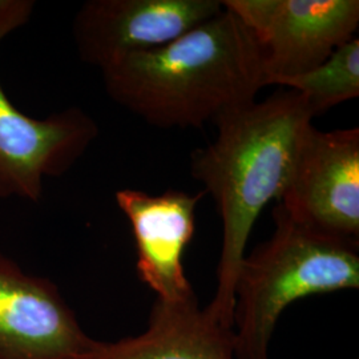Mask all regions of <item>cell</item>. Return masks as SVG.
I'll use <instances>...</instances> for the list:
<instances>
[{
  "instance_id": "1",
  "label": "cell",
  "mask_w": 359,
  "mask_h": 359,
  "mask_svg": "<svg viewBox=\"0 0 359 359\" xmlns=\"http://www.w3.org/2000/svg\"><path fill=\"white\" fill-rule=\"evenodd\" d=\"M108 96L157 128H201L256 102L264 53L226 8L179 39L102 69Z\"/></svg>"
},
{
  "instance_id": "2",
  "label": "cell",
  "mask_w": 359,
  "mask_h": 359,
  "mask_svg": "<svg viewBox=\"0 0 359 359\" xmlns=\"http://www.w3.org/2000/svg\"><path fill=\"white\" fill-rule=\"evenodd\" d=\"M313 118L299 92H274L218 116L215 142L191 154V175L212 196L222 222L217 287L206 309L224 327L233 329L234 285L253 225L271 200H281Z\"/></svg>"
},
{
  "instance_id": "3",
  "label": "cell",
  "mask_w": 359,
  "mask_h": 359,
  "mask_svg": "<svg viewBox=\"0 0 359 359\" xmlns=\"http://www.w3.org/2000/svg\"><path fill=\"white\" fill-rule=\"evenodd\" d=\"M270 240L245 256L234 285L236 359H269L273 332L283 310L309 295L359 287V241L337 238L273 208Z\"/></svg>"
},
{
  "instance_id": "4",
  "label": "cell",
  "mask_w": 359,
  "mask_h": 359,
  "mask_svg": "<svg viewBox=\"0 0 359 359\" xmlns=\"http://www.w3.org/2000/svg\"><path fill=\"white\" fill-rule=\"evenodd\" d=\"M32 0H3L0 43L29 20ZM99 136L97 123L72 107L46 118L18 109L0 83V198L39 203L47 177H60Z\"/></svg>"
},
{
  "instance_id": "5",
  "label": "cell",
  "mask_w": 359,
  "mask_h": 359,
  "mask_svg": "<svg viewBox=\"0 0 359 359\" xmlns=\"http://www.w3.org/2000/svg\"><path fill=\"white\" fill-rule=\"evenodd\" d=\"M257 39L265 87L305 74L354 38L358 0H222Z\"/></svg>"
},
{
  "instance_id": "6",
  "label": "cell",
  "mask_w": 359,
  "mask_h": 359,
  "mask_svg": "<svg viewBox=\"0 0 359 359\" xmlns=\"http://www.w3.org/2000/svg\"><path fill=\"white\" fill-rule=\"evenodd\" d=\"M297 222L323 234L359 238V129L309 127L278 201Z\"/></svg>"
},
{
  "instance_id": "7",
  "label": "cell",
  "mask_w": 359,
  "mask_h": 359,
  "mask_svg": "<svg viewBox=\"0 0 359 359\" xmlns=\"http://www.w3.org/2000/svg\"><path fill=\"white\" fill-rule=\"evenodd\" d=\"M86 333L56 283L0 252V359H90Z\"/></svg>"
},
{
  "instance_id": "8",
  "label": "cell",
  "mask_w": 359,
  "mask_h": 359,
  "mask_svg": "<svg viewBox=\"0 0 359 359\" xmlns=\"http://www.w3.org/2000/svg\"><path fill=\"white\" fill-rule=\"evenodd\" d=\"M222 10L219 0H90L77 11L72 34L80 59L103 69L168 44Z\"/></svg>"
},
{
  "instance_id": "9",
  "label": "cell",
  "mask_w": 359,
  "mask_h": 359,
  "mask_svg": "<svg viewBox=\"0 0 359 359\" xmlns=\"http://www.w3.org/2000/svg\"><path fill=\"white\" fill-rule=\"evenodd\" d=\"M205 192L167 191L152 196L136 189L116 193L118 209L133 231L137 276L164 301L196 295L187 278L182 258L196 231V209Z\"/></svg>"
},
{
  "instance_id": "10",
  "label": "cell",
  "mask_w": 359,
  "mask_h": 359,
  "mask_svg": "<svg viewBox=\"0 0 359 359\" xmlns=\"http://www.w3.org/2000/svg\"><path fill=\"white\" fill-rule=\"evenodd\" d=\"M90 359H236L233 329L198 305L157 298L145 332L117 342H100Z\"/></svg>"
},
{
  "instance_id": "11",
  "label": "cell",
  "mask_w": 359,
  "mask_h": 359,
  "mask_svg": "<svg viewBox=\"0 0 359 359\" xmlns=\"http://www.w3.org/2000/svg\"><path fill=\"white\" fill-rule=\"evenodd\" d=\"M276 86L299 92L313 116L359 96V39L347 40L320 65Z\"/></svg>"
},
{
  "instance_id": "12",
  "label": "cell",
  "mask_w": 359,
  "mask_h": 359,
  "mask_svg": "<svg viewBox=\"0 0 359 359\" xmlns=\"http://www.w3.org/2000/svg\"><path fill=\"white\" fill-rule=\"evenodd\" d=\"M1 3H3V0H0V6H1Z\"/></svg>"
}]
</instances>
